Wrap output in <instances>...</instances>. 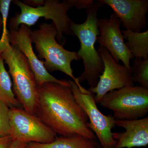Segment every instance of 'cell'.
<instances>
[{"label":"cell","mask_w":148,"mask_h":148,"mask_svg":"<svg viewBox=\"0 0 148 148\" xmlns=\"http://www.w3.org/2000/svg\"><path fill=\"white\" fill-rule=\"evenodd\" d=\"M38 87L36 114L47 126L63 137L80 135L91 140L97 137L88 126V117L76 101L71 87L48 82Z\"/></svg>","instance_id":"1"},{"label":"cell","mask_w":148,"mask_h":148,"mask_svg":"<svg viewBox=\"0 0 148 148\" xmlns=\"http://www.w3.org/2000/svg\"><path fill=\"white\" fill-rule=\"evenodd\" d=\"M102 5L98 1L94 2L87 9V18L84 23L77 24L72 21L71 25L72 34L77 36L79 40L80 48L77 53L82 59L84 66L83 73L77 78L79 83L86 80L90 88L96 86L104 71L103 61L95 47L99 34L97 13Z\"/></svg>","instance_id":"2"},{"label":"cell","mask_w":148,"mask_h":148,"mask_svg":"<svg viewBox=\"0 0 148 148\" xmlns=\"http://www.w3.org/2000/svg\"><path fill=\"white\" fill-rule=\"evenodd\" d=\"M56 27L52 22H43L40 24L38 29L31 31L32 43L35 44L39 58L44 59V65L48 72H63L73 80L82 93H88L89 91L82 86L74 76L71 66L72 61L80 59L77 53L64 49L56 40Z\"/></svg>","instance_id":"3"},{"label":"cell","mask_w":148,"mask_h":148,"mask_svg":"<svg viewBox=\"0 0 148 148\" xmlns=\"http://www.w3.org/2000/svg\"><path fill=\"white\" fill-rule=\"evenodd\" d=\"M1 56L8 66L13 82L12 90L16 99L24 110L36 114L39 97L38 87L27 58L10 43Z\"/></svg>","instance_id":"4"},{"label":"cell","mask_w":148,"mask_h":148,"mask_svg":"<svg viewBox=\"0 0 148 148\" xmlns=\"http://www.w3.org/2000/svg\"><path fill=\"white\" fill-rule=\"evenodd\" d=\"M19 7L20 13H16L9 21L10 29H18L21 24L30 27L34 25L42 17L52 20L57 30V41L61 45L65 39L64 34H72L71 29L72 20L68 15L69 10L73 8L69 0L61 2L58 0H45L44 5L32 8L26 5L22 1H12Z\"/></svg>","instance_id":"5"},{"label":"cell","mask_w":148,"mask_h":148,"mask_svg":"<svg viewBox=\"0 0 148 148\" xmlns=\"http://www.w3.org/2000/svg\"><path fill=\"white\" fill-rule=\"evenodd\" d=\"M119 120L139 119L148 112V89L136 85L112 90L100 103Z\"/></svg>","instance_id":"6"},{"label":"cell","mask_w":148,"mask_h":148,"mask_svg":"<svg viewBox=\"0 0 148 148\" xmlns=\"http://www.w3.org/2000/svg\"><path fill=\"white\" fill-rule=\"evenodd\" d=\"M10 136L13 141L28 143H49L53 142L57 134L36 115L22 108H11L9 112Z\"/></svg>","instance_id":"7"},{"label":"cell","mask_w":148,"mask_h":148,"mask_svg":"<svg viewBox=\"0 0 148 148\" xmlns=\"http://www.w3.org/2000/svg\"><path fill=\"white\" fill-rule=\"evenodd\" d=\"M69 81L76 101L89 119L88 127L96 135L101 147L103 148H115L116 141L113 138L112 130L116 125V119L111 115H105L98 110L93 94L90 92L82 93L75 83Z\"/></svg>","instance_id":"8"},{"label":"cell","mask_w":148,"mask_h":148,"mask_svg":"<svg viewBox=\"0 0 148 148\" xmlns=\"http://www.w3.org/2000/svg\"><path fill=\"white\" fill-rule=\"evenodd\" d=\"M104 65V71L95 87L88 89L94 96L96 103H100L103 96L112 90L134 86L132 73L124 65L114 59L108 51L100 46L97 50Z\"/></svg>","instance_id":"9"},{"label":"cell","mask_w":148,"mask_h":148,"mask_svg":"<svg viewBox=\"0 0 148 148\" xmlns=\"http://www.w3.org/2000/svg\"><path fill=\"white\" fill-rule=\"evenodd\" d=\"M30 27L21 24L17 29H10L9 41L12 46L16 48L26 56L32 71L34 74L38 87L48 82L56 83L71 87L69 81L59 79L51 75L33 50Z\"/></svg>","instance_id":"10"},{"label":"cell","mask_w":148,"mask_h":148,"mask_svg":"<svg viewBox=\"0 0 148 148\" xmlns=\"http://www.w3.org/2000/svg\"><path fill=\"white\" fill-rule=\"evenodd\" d=\"M121 24L119 18L114 13L109 18L98 19L99 34L96 42L106 48L117 62L122 61L131 71L130 60L134 58L125 42L121 31Z\"/></svg>","instance_id":"11"},{"label":"cell","mask_w":148,"mask_h":148,"mask_svg":"<svg viewBox=\"0 0 148 148\" xmlns=\"http://www.w3.org/2000/svg\"><path fill=\"white\" fill-rule=\"evenodd\" d=\"M108 5L127 30L141 32L146 27L148 0H98Z\"/></svg>","instance_id":"12"},{"label":"cell","mask_w":148,"mask_h":148,"mask_svg":"<svg viewBox=\"0 0 148 148\" xmlns=\"http://www.w3.org/2000/svg\"><path fill=\"white\" fill-rule=\"evenodd\" d=\"M116 125L125 129L121 132H113L116 141L115 148H132L148 145V118L132 120H116Z\"/></svg>","instance_id":"13"},{"label":"cell","mask_w":148,"mask_h":148,"mask_svg":"<svg viewBox=\"0 0 148 148\" xmlns=\"http://www.w3.org/2000/svg\"><path fill=\"white\" fill-rule=\"evenodd\" d=\"M98 144L96 140H91L80 135H75L56 137L50 143H29L25 148H95Z\"/></svg>","instance_id":"14"},{"label":"cell","mask_w":148,"mask_h":148,"mask_svg":"<svg viewBox=\"0 0 148 148\" xmlns=\"http://www.w3.org/2000/svg\"><path fill=\"white\" fill-rule=\"evenodd\" d=\"M125 43L133 58L146 60L148 58V31L135 32L130 30L121 31Z\"/></svg>","instance_id":"15"},{"label":"cell","mask_w":148,"mask_h":148,"mask_svg":"<svg viewBox=\"0 0 148 148\" xmlns=\"http://www.w3.org/2000/svg\"><path fill=\"white\" fill-rule=\"evenodd\" d=\"M12 83L7 71L1 56H0V100L11 108H22L12 90Z\"/></svg>","instance_id":"16"},{"label":"cell","mask_w":148,"mask_h":148,"mask_svg":"<svg viewBox=\"0 0 148 148\" xmlns=\"http://www.w3.org/2000/svg\"><path fill=\"white\" fill-rule=\"evenodd\" d=\"M131 69L132 81L148 89V58L143 60L135 58Z\"/></svg>","instance_id":"17"},{"label":"cell","mask_w":148,"mask_h":148,"mask_svg":"<svg viewBox=\"0 0 148 148\" xmlns=\"http://www.w3.org/2000/svg\"><path fill=\"white\" fill-rule=\"evenodd\" d=\"M12 0H0V12L2 17V34L0 39V51L5 48L9 41V31L7 28L9 11Z\"/></svg>","instance_id":"18"},{"label":"cell","mask_w":148,"mask_h":148,"mask_svg":"<svg viewBox=\"0 0 148 148\" xmlns=\"http://www.w3.org/2000/svg\"><path fill=\"white\" fill-rule=\"evenodd\" d=\"M10 108L0 100V137L10 136Z\"/></svg>","instance_id":"19"},{"label":"cell","mask_w":148,"mask_h":148,"mask_svg":"<svg viewBox=\"0 0 148 148\" xmlns=\"http://www.w3.org/2000/svg\"><path fill=\"white\" fill-rule=\"evenodd\" d=\"M73 7L77 9L89 8L93 5V0H69Z\"/></svg>","instance_id":"20"},{"label":"cell","mask_w":148,"mask_h":148,"mask_svg":"<svg viewBox=\"0 0 148 148\" xmlns=\"http://www.w3.org/2000/svg\"><path fill=\"white\" fill-rule=\"evenodd\" d=\"M45 1V0H24L22 2L29 7L37 8L44 5Z\"/></svg>","instance_id":"21"},{"label":"cell","mask_w":148,"mask_h":148,"mask_svg":"<svg viewBox=\"0 0 148 148\" xmlns=\"http://www.w3.org/2000/svg\"><path fill=\"white\" fill-rule=\"evenodd\" d=\"M13 141L10 136L0 137V148H10Z\"/></svg>","instance_id":"22"},{"label":"cell","mask_w":148,"mask_h":148,"mask_svg":"<svg viewBox=\"0 0 148 148\" xmlns=\"http://www.w3.org/2000/svg\"><path fill=\"white\" fill-rule=\"evenodd\" d=\"M27 144L17 141H13L10 148H25Z\"/></svg>","instance_id":"23"},{"label":"cell","mask_w":148,"mask_h":148,"mask_svg":"<svg viewBox=\"0 0 148 148\" xmlns=\"http://www.w3.org/2000/svg\"><path fill=\"white\" fill-rule=\"evenodd\" d=\"M2 28V17L1 14L0 12V31Z\"/></svg>","instance_id":"24"},{"label":"cell","mask_w":148,"mask_h":148,"mask_svg":"<svg viewBox=\"0 0 148 148\" xmlns=\"http://www.w3.org/2000/svg\"><path fill=\"white\" fill-rule=\"evenodd\" d=\"M95 148H103L101 146V145H99V144H98L96 146V147H95Z\"/></svg>","instance_id":"25"}]
</instances>
